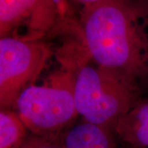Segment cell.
<instances>
[{
  "label": "cell",
  "instance_id": "obj_1",
  "mask_svg": "<svg viewBox=\"0 0 148 148\" xmlns=\"http://www.w3.org/2000/svg\"><path fill=\"white\" fill-rule=\"evenodd\" d=\"M79 34L90 57L148 86V0H104L82 8Z\"/></svg>",
  "mask_w": 148,
  "mask_h": 148
},
{
  "label": "cell",
  "instance_id": "obj_2",
  "mask_svg": "<svg viewBox=\"0 0 148 148\" xmlns=\"http://www.w3.org/2000/svg\"><path fill=\"white\" fill-rule=\"evenodd\" d=\"M85 46L77 60L74 97L85 122L113 130L139 102L142 89L111 69L95 62Z\"/></svg>",
  "mask_w": 148,
  "mask_h": 148
},
{
  "label": "cell",
  "instance_id": "obj_3",
  "mask_svg": "<svg viewBox=\"0 0 148 148\" xmlns=\"http://www.w3.org/2000/svg\"><path fill=\"white\" fill-rule=\"evenodd\" d=\"M63 62L67 69L61 65V70L51 77L47 85L27 87L13 107L32 134H63L79 115L74 97L77 66L72 68V63Z\"/></svg>",
  "mask_w": 148,
  "mask_h": 148
},
{
  "label": "cell",
  "instance_id": "obj_4",
  "mask_svg": "<svg viewBox=\"0 0 148 148\" xmlns=\"http://www.w3.org/2000/svg\"><path fill=\"white\" fill-rule=\"evenodd\" d=\"M53 55L42 40L0 38V106L11 110L21 94L36 81Z\"/></svg>",
  "mask_w": 148,
  "mask_h": 148
},
{
  "label": "cell",
  "instance_id": "obj_5",
  "mask_svg": "<svg viewBox=\"0 0 148 148\" xmlns=\"http://www.w3.org/2000/svg\"><path fill=\"white\" fill-rule=\"evenodd\" d=\"M68 9V0H0V38L42 40Z\"/></svg>",
  "mask_w": 148,
  "mask_h": 148
},
{
  "label": "cell",
  "instance_id": "obj_6",
  "mask_svg": "<svg viewBox=\"0 0 148 148\" xmlns=\"http://www.w3.org/2000/svg\"><path fill=\"white\" fill-rule=\"evenodd\" d=\"M113 130L82 122L63 134L64 148H119Z\"/></svg>",
  "mask_w": 148,
  "mask_h": 148
},
{
  "label": "cell",
  "instance_id": "obj_7",
  "mask_svg": "<svg viewBox=\"0 0 148 148\" xmlns=\"http://www.w3.org/2000/svg\"><path fill=\"white\" fill-rule=\"evenodd\" d=\"M113 131L121 144L148 148V101H142L119 120Z\"/></svg>",
  "mask_w": 148,
  "mask_h": 148
},
{
  "label": "cell",
  "instance_id": "obj_8",
  "mask_svg": "<svg viewBox=\"0 0 148 148\" xmlns=\"http://www.w3.org/2000/svg\"><path fill=\"white\" fill-rule=\"evenodd\" d=\"M27 127L15 111H0V148H17L28 137Z\"/></svg>",
  "mask_w": 148,
  "mask_h": 148
},
{
  "label": "cell",
  "instance_id": "obj_9",
  "mask_svg": "<svg viewBox=\"0 0 148 148\" xmlns=\"http://www.w3.org/2000/svg\"><path fill=\"white\" fill-rule=\"evenodd\" d=\"M63 134L41 136L31 133L17 148H64Z\"/></svg>",
  "mask_w": 148,
  "mask_h": 148
},
{
  "label": "cell",
  "instance_id": "obj_10",
  "mask_svg": "<svg viewBox=\"0 0 148 148\" xmlns=\"http://www.w3.org/2000/svg\"><path fill=\"white\" fill-rule=\"evenodd\" d=\"M77 1V3H81L82 5L83 6V8L85 7H87V6L93 5V4H95V3H98L101 1H104V0H75Z\"/></svg>",
  "mask_w": 148,
  "mask_h": 148
},
{
  "label": "cell",
  "instance_id": "obj_11",
  "mask_svg": "<svg viewBox=\"0 0 148 148\" xmlns=\"http://www.w3.org/2000/svg\"><path fill=\"white\" fill-rule=\"evenodd\" d=\"M119 148H136V147H130V146H127V145L120 144V146H119Z\"/></svg>",
  "mask_w": 148,
  "mask_h": 148
},
{
  "label": "cell",
  "instance_id": "obj_12",
  "mask_svg": "<svg viewBox=\"0 0 148 148\" xmlns=\"http://www.w3.org/2000/svg\"><path fill=\"white\" fill-rule=\"evenodd\" d=\"M82 44H83V43H82ZM82 47H83V45H82ZM81 51H82V49H81ZM80 53H81V52H80ZM79 55H80V53H79ZM78 57H79V56H78ZM76 64H77V62H76ZM76 64H74V66L76 65Z\"/></svg>",
  "mask_w": 148,
  "mask_h": 148
}]
</instances>
